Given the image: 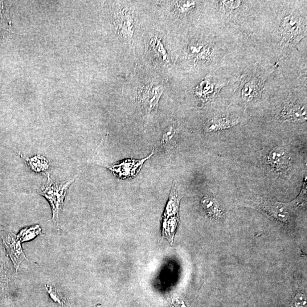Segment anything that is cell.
Returning a JSON list of instances; mask_svg holds the SVG:
<instances>
[{
  "label": "cell",
  "mask_w": 307,
  "mask_h": 307,
  "mask_svg": "<svg viewBox=\"0 0 307 307\" xmlns=\"http://www.w3.org/2000/svg\"><path fill=\"white\" fill-rule=\"evenodd\" d=\"M267 161L271 169L277 173H283L291 166L290 153L285 147H276L269 153Z\"/></svg>",
  "instance_id": "4"
},
{
  "label": "cell",
  "mask_w": 307,
  "mask_h": 307,
  "mask_svg": "<svg viewBox=\"0 0 307 307\" xmlns=\"http://www.w3.org/2000/svg\"><path fill=\"white\" fill-rule=\"evenodd\" d=\"M27 165L35 173H43L50 169V165L47 159L40 155H35L26 159Z\"/></svg>",
  "instance_id": "10"
},
{
  "label": "cell",
  "mask_w": 307,
  "mask_h": 307,
  "mask_svg": "<svg viewBox=\"0 0 307 307\" xmlns=\"http://www.w3.org/2000/svg\"><path fill=\"white\" fill-rule=\"evenodd\" d=\"M233 125V123L230 120L227 119H220L213 121L212 124L209 126V130L211 131H216L217 130L224 129L228 128L229 126H231Z\"/></svg>",
  "instance_id": "13"
},
{
  "label": "cell",
  "mask_w": 307,
  "mask_h": 307,
  "mask_svg": "<svg viewBox=\"0 0 307 307\" xmlns=\"http://www.w3.org/2000/svg\"><path fill=\"white\" fill-rule=\"evenodd\" d=\"M179 223V216L171 217L169 218H163V235H169L170 240H173L176 229Z\"/></svg>",
  "instance_id": "11"
},
{
  "label": "cell",
  "mask_w": 307,
  "mask_h": 307,
  "mask_svg": "<svg viewBox=\"0 0 307 307\" xmlns=\"http://www.w3.org/2000/svg\"><path fill=\"white\" fill-rule=\"evenodd\" d=\"M202 206L210 218L218 219L222 218L224 214L223 205L212 196H204L201 200Z\"/></svg>",
  "instance_id": "6"
},
{
  "label": "cell",
  "mask_w": 307,
  "mask_h": 307,
  "mask_svg": "<svg viewBox=\"0 0 307 307\" xmlns=\"http://www.w3.org/2000/svg\"><path fill=\"white\" fill-rule=\"evenodd\" d=\"M307 189L303 188L297 199L290 203H282L268 199L261 200L259 207L270 218L284 223H288L293 213L305 204L307 200Z\"/></svg>",
  "instance_id": "1"
},
{
  "label": "cell",
  "mask_w": 307,
  "mask_h": 307,
  "mask_svg": "<svg viewBox=\"0 0 307 307\" xmlns=\"http://www.w3.org/2000/svg\"><path fill=\"white\" fill-rule=\"evenodd\" d=\"M178 141V129L177 125L172 124L164 130L161 139L163 149L171 151L176 148Z\"/></svg>",
  "instance_id": "7"
},
{
  "label": "cell",
  "mask_w": 307,
  "mask_h": 307,
  "mask_svg": "<svg viewBox=\"0 0 307 307\" xmlns=\"http://www.w3.org/2000/svg\"><path fill=\"white\" fill-rule=\"evenodd\" d=\"M285 119L292 121L306 120V110L300 105H290L286 106L282 113Z\"/></svg>",
  "instance_id": "9"
},
{
  "label": "cell",
  "mask_w": 307,
  "mask_h": 307,
  "mask_svg": "<svg viewBox=\"0 0 307 307\" xmlns=\"http://www.w3.org/2000/svg\"><path fill=\"white\" fill-rule=\"evenodd\" d=\"M73 181L74 179L64 183H56L48 175L46 182L41 187L39 192V194L44 196L50 203L52 211V220L58 228H59V220L64 200L68 188Z\"/></svg>",
  "instance_id": "2"
},
{
  "label": "cell",
  "mask_w": 307,
  "mask_h": 307,
  "mask_svg": "<svg viewBox=\"0 0 307 307\" xmlns=\"http://www.w3.org/2000/svg\"><path fill=\"white\" fill-rule=\"evenodd\" d=\"M41 229L39 225H35L30 227L24 228L20 232L18 238L20 242H24L34 239L36 236L40 235Z\"/></svg>",
  "instance_id": "12"
},
{
  "label": "cell",
  "mask_w": 307,
  "mask_h": 307,
  "mask_svg": "<svg viewBox=\"0 0 307 307\" xmlns=\"http://www.w3.org/2000/svg\"><path fill=\"white\" fill-rule=\"evenodd\" d=\"M154 154V151L142 159H126L106 166L114 175L121 179L133 178L140 171L143 164Z\"/></svg>",
  "instance_id": "3"
},
{
  "label": "cell",
  "mask_w": 307,
  "mask_h": 307,
  "mask_svg": "<svg viewBox=\"0 0 307 307\" xmlns=\"http://www.w3.org/2000/svg\"><path fill=\"white\" fill-rule=\"evenodd\" d=\"M181 198H180L177 184L173 183L171 188L169 201H168L163 218H169L171 217L179 216V207Z\"/></svg>",
  "instance_id": "8"
},
{
  "label": "cell",
  "mask_w": 307,
  "mask_h": 307,
  "mask_svg": "<svg viewBox=\"0 0 307 307\" xmlns=\"http://www.w3.org/2000/svg\"><path fill=\"white\" fill-rule=\"evenodd\" d=\"M4 242H5L8 251L10 254L11 259L13 261L15 269H18L19 266L22 262L26 259L24 256L21 245H20V241L14 235H8L4 238Z\"/></svg>",
  "instance_id": "5"
}]
</instances>
